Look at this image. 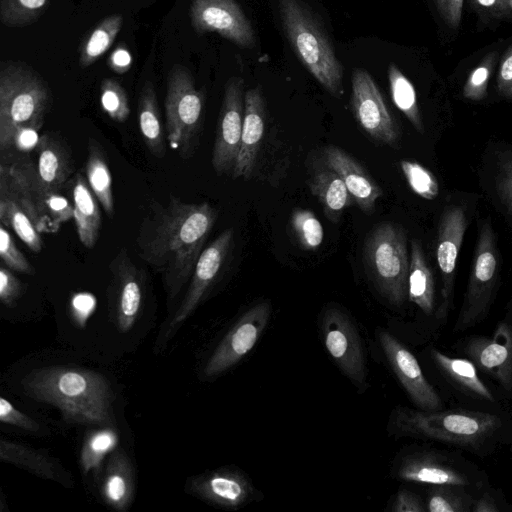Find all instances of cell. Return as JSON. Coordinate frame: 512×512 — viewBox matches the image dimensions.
Returning a JSON list of instances; mask_svg holds the SVG:
<instances>
[{
	"label": "cell",
	"mask_w": 512,
	"mask_h": 512,
	"mask_svg": "<svg viewBox=\"0 0 512 512\" xmlns=\"http://www.w3.org/2000/svg\"><path fill=\"white\" fill-rule=\"evenodd\" d=\"M218 216L208 202L185 203L170 197L154 203L136 237L138 256L161 274L171 303L190 280Z\"/></svg>",
	"instance_id": "6da1fadb"
},
{
	"label": "cell",
	"mask_w": 512,
	"mask_h": 512,
	"mask_svg": "<svg viewBox=\"0 0 512 512\" xmlns=\"http://www.w3.org/2000/svg\"><path fill=\"white\" fill-rule=\"evenodd\" d=\"M389 424L390 432L397 437L436 441L479 457L512 443L511 417L496 412L398 406L392 411Z\"/></svg>",
	"instance_id": "7a4b0ae2"
},
{
	"label": "cell",
	"mask_w": 512,
	"mask_h": 512,
	"mask_svg": "<svg viewBox=\"0 0 512 512\" xmlns=\"http://www.w3.org/2000/svg\"><path fill=\"white\" fill-rule=\"evenodd\" d=\"M25 393L56 407L68 424L112 427L114 392L105 376L75 366L30 371L22 380Z\"/></svg>",
	"instance_id": "3957f363"
},
{
	"label": "cell",
	"mask_w": 512,
	"mask_h": 512,
	"mask_svg": "<svg viewBox=\"0 0 512 512\" xmlns=\"http://www.w3.org/2000/svg\"><path fill=\"white\" fill-rule=\"evenodd\" d=\"M286 38L308 72L334 97H341L343 67L324 27L302 0H278Z\"/></svg>",
	"instance_id": "277c9868"
},
{
	"label": "cell",
	"mask_w": 512,
	"mask_h": 512,
	"mask_svg": "<svg viewBox=\"0 0 512 512\" xmlns=\"http://www.w3.org/2000/svg\"><path fill=\"white\" fill-rule=\"evenodd\" d=\"M46 82L31 68L9 61L0 71V151H11L17 133L40 130L51 106Z\"/></svg>",
	"instance_id": "5b68a950"
},
{
	"label": "cell",
	"mask_w": 512,
	"mask_h": 512,
	"mask_svg": "<svg viewBox=\"0 0 512 512\" xmlns=\"http://www.w3.org/2000/svg\"><path fill=\"white\" fill-rule=\"evenodd\" d=\"M363 263L378 293L401 307L408 299L410 265L404 229L392 222L377 224L366 237Z\"/></svg>",
	"instance_id": "8992f818"
},
{
	"label": "cell",
	"mask_w": 512,
	"mask_h": 512,
	"mask_svg": "<svg viewBox=\"0 0 512 512\" xmlns=\"http://www.w3.org/2000/svg\"><path fill=\"white\" fill-rule=\"evenodd\" d=\"M500 282L498 237L490 217L482 219L473 252L463 301L453 330L462 332L481 323L489 314Z\"/></svg>",
	"instance_id": "52a82bcc"
},
{
	"label": "cell",
	"mask_w": 512,
	"mask_h": 512,
	"mask_svg": "<svg viewBox=\"0 0 512 512\" xmlns=\"http://www.w3.org/2000/svg\"><path fill=\"white\" fill-rule=\"evenodd\" d=\"M164 105L169 143L182 158L188 159L199 144L204 96L196 89L187 68L178 65L171 69Z\"/></svg>",
	"instance_id": "ba28073f"
},
{
	"label": "cell",
	"mask_w": 512,
	"mask_h": 512,
	"mask_svg": "<svg viewBox=\"0 0 512 512\" xmlns=\"http://www.w3.org/2000/svg\"><path fill=\"white\" fill-rule=\"evenodd\" d=\"M393 472L401 481L427 485H459L479 492L487 477L477 466L452 452L417 449L397 460Z\"/></svg>",
	"instance_id": "9c48e42d"
},
{
	"label": "cell",
	"mask_w": 512,
	"mask_h": 512,
	"mask_svg": "<svg viewBox=\"0 0 512 512\" xmlns=\"http://www.w3.org/2000/svg\"><path fill=\"white\" fill-rule=\"evenodd\" d=\"M234 230L225 229L201 252L186 294L170 321L165 326L156 346L161 349L192 315L222 272L231 253Z\"/></svg>",
	"instance_id": "30bf717a"
},
{
	"label": "cell",
	"mask_w": 512,
	"mask_h": 512,
	"mask_svg": "<svg viewBox=\"0 0 512 512\" xmlns=\"http://www.w3.org/2000/svg\"><path fill=\"white\" fill-rule=\"evenodd\" d=\"M1 154L0 196L17 203L28 214L40 233L54 232L36 165L28 156H18L13 151Z\"/></svg>",
	"instance_id": "8fae6325"
},
{
	"label": "cell",
	"mask_w": 512,
	"mask_h": 512,
	"mask_svg": "<svg viewBox=\"0 0 512 512\" xmlns=\"http://www.w3.org/2000/svg\"><path fill=\"white\" fill-rule=\"evenodd\" d=\"M320 327L324 345L339 369L354 385L365 388V351L352 319L342 309L331 306L323 312Z\"/></svg>",
	"instance_id": "7c38bea8"
},
{
	"label": "cell",
	"mask_w": 512,
	"mask_h": 512,
	"mask_svg": "<svg viewBox=\"0 0 512 512\" xmlns=\"http://www.w3.org/2000/svg\"><path fill=\"white\" fill-rule=\"evenodd\" d=\"M351 80V110L358 126L373 141L397 147L399 130L372 76L355 69Z\"/></svg>",
	"instance_id": "4fadbf2b"
},
{
	"label": "cell",
	"mask_w": 512,
	"mask_h": 512,
	"mask_svg": "<svg viewBox=\"0 0 512 512\" xmlns=\"http://www.w3.org/2000/svg\"><path fill=\"white\" fill-rule=\"evenodd\" d=\"M108 287L109 309L118 330H131L142 309L145 296V273L135 265L127 249H119L110 261Z\"/></svg>",
	"instance_id": "5bb4252c"
},
{
	"label": "cell",
	"mask_w": 512,
	"mask_h": 512,
	"mask_svg": "<svg viewBox=\"0 0 512 512\" xmlns=\"http://www.w3.org/2000/svg\"><path fill=\"white\" fill-rule=\"evenodd\" d=\"M460 346L478 370L492 377L512 396V306L497 323L491 337L470 336Z\"/></svg>",
	"instance_id": "9a60e30c"
},
{
	"label": "cell",
	"mask_w": 512,
	"mask_h": 512,
	"mask_svg": "<svg viewBox=\"0 0 512 512\" xmlns=\"http://www.w3.org/2000/svg\"><path fill=\"white\" fill-rule=\"evenodd\" d=\"M271 315V304L262 301L249 308L221 340L205 367L204 376L214 378L243 359L256 345Z\"/></svg>",
	"instance_id": "2e32d148"
},
{
	"label": "cell",
	"mask_w": 512,
	"mask_h": 512,
	"mask_svg": "<svg viewBox=\"0 0 512 512\" xmlns=\"http://www.w3.org/2000/svg\"><path fill=\"white\" fill-rule=\"evenodd\" d=\"M244 96V80L241 77L228 79L211 159L212 167L218 175H232L236 164L243 129Z\"/></svg>",
	"instance_id": "e0dca14e"
},
{
	"label": "cell",
	"mask_w": 512,
	"mask_h": 512,
	"mask_svg": "<svg viewBox=\"0 0 512 512\" xmlns=\"http://www.w3.org/2000/svg\"><path fill=\"white\" fill-rule=\"evenodd\" d=\"M467 224L463 207L449 205L444 208L436 241V261L442 281L441 301L436 310L439 320L446 319L453 308L455 271Z\"/></svg>",
	"instance_id": "ac0fdd59"
},
{
	"label": "cell",
	"mask_w": 512,
	"mask_h": 512,
	"mask_svg": "<svg viewBox=\"0 0 512 512\" xmlns=\"http://www.w3.org/2000/svg\"><path fill=\"white\" fill-rule=\"evenodd\" d=\"M190 18L199 34L215 32L241 48L256 43L254 29L235 0H193Z\"/></svg>",
	"instance_id": "d6986e66"
},
{
	"label": "cell",
	"mask_w": 512,
	"mask_h": 512,
	"mask_svg": "<svg viewBox=\"0 0 512 512\" xmlns=\"http://www.w3.org/2000/svg\"><path fill=\"white\" fill-rule=\"evenodd\" d=\"M378 339L388 364L416 408L442 409L440 395L426 379L413 353L387 331H380Z\"/></svg>",
	"instance_id": "ffe728a7"
},
{
	"label": "cell",
	"mask_w": 512,
	"mask_h": 512,
	"mask_svg": "<svg viewBox=\"0 0 512 512\" xmlns=\"http://www.w3.org/2000/svg\"><path fill=\"white\" fill-rule=\"evenodd\" d=\"M188 491L214 506L237 510L259 498L249 477L237 468H220L191 478Z\"/></svg>",
	"instance_id": "44dd1931"
},
{
	"label": "cell",
	"mask_w": 512,
	"mask_h": 512,
	"mask_svg": "<svg viewBox=\"0 0 512 512\" xmlns=\"http://www.w3.org/2000/svg\"><path fill=\"white\" fill-rule=\"evenodd\" d=\"M266 121L265 99L262 88L258 85L245 92L241 144L232 173L233 179H248L251 176L262 145Z\"/></svg>",
	"instance_id": "7402d4cb"
},
{
	"label": "cell",
	"mask_w": 512,
	"mask_h": 512,
	"mask_svg": "<svg viewBox=\"0 0 512 512\" xmlns=\"http://www.w3.org/2000/svg\"><path fill=\"white\" fill-rule=\"evenodd\" d=\"M321 155L342 178L358 208L364 214H373L377 200L383 196V190L361 163L335 145L325 146Z\"/></svg>",
	"instance_id": "603a6c76"
},
{
	"label": "cell",
	"mask_w": 512,
	"mask_h": 512,
	"mask_svg": "<svg viewBox=\"0 0 512 512\" xmlns=\"http://www.w3.org/2000/svg\"><path fill=\"white\" fill-rule=\"evenodd\" d=\"M308 185L320 202L329 221L337 223L344 211L355 204L344 181L322 155L314 157L308 168Z\"/></svg>",
	"instance_id": "cb8c5ba5"
},
{
	"label": "cell",
	"mask_w": 512,
	"mask_h": 512,
	"mask_svg": "<svg viewBox=\"0 0 512 512\" xmlns=\"http://www.w3.org/2000/svg\"><path fill=\"white\" fill-rule=\"evenodd\" d=\"M37 175L45 199L58 194L73 172L70 150L54 133H44L36 146Z\"/></svg>",
	"instance_id": "d4e9b609"
},
{
	"label": "cell",
	"mask_w": 512,
	"mask_h": 512,
	"mask_svg": "<svg viewBox=\"0 0 512 512\" xmlns=\"http://www.w3.org/2000/svg\"><path fill=\"white\" fill-rule=\"evenodd\" d=\"M430 357L442 377L457 391L487 403H495L496 398L481 380L475 364L465 358L451 357L432 348Z\"/></svg>",
	"instance_id": "484cf974"
},
{
	"label": "cell",
	"mask_w": 512,
	"mask_h": 512,
	"mask_svg": "<svg viewBox=\"0 0 512 512\" xmlns=\"http://www.w3.org/2000/svg\"><path fill=\"white\" fill-rule=\"evenodd\" d=\"M100 493L106 505L117 511H126L135 494V474L132 463L122 450L109 457L101 480Z\"/></svg>",
	"instance_id": "4316f807"
},
{
	"label": "cell",
	"mask_w": 512,
	"mask_h": 512,
	"mask_svg": "<svg viewBox=\"0 0 512 512\" xmlns=\"http://www.w3.org/2000/svg\"><path fill=\"white\" fill-rule=\"evenodd\" d=\"M73 218L80 242L86 248H93L98 240L101 214L98 199L82 174H75L71 188Z\"/></svg>",
	"instance_id": "83f0119b"
},
{
	"label": "cell",
	"mask_w": 512,
	"mask_h": 512,
	"mask_svg": "<svg viewBox=\"0 0 512 512\" xmlns=\"http://www.w3.org/2000/svg\"><path fill=\"white\" fill-rule=\"evenodd\" d=\"M0 459L38 477L65 484L63 469L56 459L25 444L0 440Z\"/></svg>",
	"instance_id": "f1b7e54d"
},
{
	"label": "cell",
	"mask_w": 512,
	"mask_h": 512,
	"mask_svg": "<svg viewBox=\"0 0 512 512\" xmlns=\"http://www.w3.org/2000/svg\"><path fill=\"white\" fill-rule=\"evenodd\" d=\"M408 300L426 315H432L435 312L434 276L427 263L422 245L416 239L411 242Z\"/></svg>",
	"instance_id": "f546056e"
},
{
	"label": "cell",
	"mask_w": 512,
	"mask_h": 512,
	"mask_svg": "<svg viewBox=\"0 0 512 512\" xmlns=\"http://www.w3.org/2000/svg\"><path fill=\"white\" fill-rule=\"evenodd\" d=\"M139 128L144 143L150 153L163 158L166 153L164 133L154 86L146 82L138 101Z\"/></svg>",
	"instance_id": "4dcf8cb0"
},
{
	"label": "cell",
	"mask_w": 512,
	"mask_h": 512,
	"mask_svg": "<svg viewBox=\"0 0 512 512\" xmlns=\"http://www.w3.org/2000/svg\"><path fill=\"white\" fill-rule=\"evenodd\" d=\"M87 182L109 217L114 215L112 176L101 145L93 138L88 142Z\"/></svg>",
	"instance_id": "1f68e13d"
},
{
	"label": "cell",
	"mask_w": 512,
	"mask_h": 512,
	"mask_svg": "<svg viewBox=\"0 0 512 512\" xmlns=\"http://www.w3.org/2000/svg\"><path fill=\"white\" fill-rule=\"evenodd\" d=\"M122 25L121 14H112L101 20L80 47V67L86 68L98 60L111 47Z\"/></svg>",
	"instance_id": "d6a6232c"
},
{
	"label": "cell",
	"mask_w": 512,
	"mask_h": 512,
	"mask_svg": "<svg viewBox=\"0 0 512 512\" xmlns=\"http://www.w3.org/2000/svg\"><path fill=\"white\" fill-rule=\"evenodd\" d=\"M388 81L391 98L395 106L405 115L418 132L423 133L424 125L417 102L416 91L411 81L394 63H391L388 67Z\"/></svg>",
	"instance_id": "836d02e7"
},
{
	"label": "cell",
	"mask_w": 512,
	"mask_h": 512,
	"mask_svg": "<svg viewBox=\"0 0 512 512\" xmlns=\"http://www.w3.org/2000/svg\"><path fill=\"white\" fill-rule=\"evenodd\" d=\"M1 225L12 229L22 242L34 253L43 248L40 232L28 214L13 200L0 196Z\"/></svg>",
	"instance_id": "e575fe53"
},
{
	"label": "cell",
	"mask_w": 512,
	"mask_h": 512,
	"mask_svg": "<svg viewBox=\"0 0 512 512\" xmlns=\"http://www.w3.org/2000/svg\"><path fill=\"white\" fill-rule=\"evenodd\" d=\"M475 495L459 485H431L427 493L429 512H471Z\"/></svg>",
	"instance_id": "d590c367"
},
{
	"label": "cell",
	"mask_w": 512,
	"mask_h": 512,
	"mask_svg": "<svg viewBox=\"0 0 512 512\" xmlns=\"http://www.w3.org/2000/svg\"><path fill=\"white\" fill-rule=\"evenodd\" d=\"M292 235L306 251L317 250L324 239V230L316 215L309 209L295 208L289 219Z\"/></svg>",
	"instance_id": "8d00e7d4"
},
{
	"label": "cell",
	"mask_w": 512,
	"mask_h": 512,
	"mask_svg": "<svg viewBox=\"0 0 512 512\" xmlns=\"http://www.w3.org/2000/svg\"><path fill=\"white\" fill-rule=\"evenodd\" d=\"M117 441V434L112 427H103L90 432L80 452V465L83 472L87 473L98 468L104 457L115 448Z\"/></svg>",
	"instance_id": "74e56055"
},
{
	"label": "cell",
	"mask_w": 512,
	"mask_h": 512,
	"mask_svg": "<svg viewBox=\"0 0 512 512\" xmlns=\"http://www.w3.org/2000/svg\"><path fill=\"white\" fill-rule=\"evenodd\" d=\"M50 0H0V19L8 27H24L36 22Z\"/></svg>",
	"instance_id": "f35d334b"
},
{
	"label": "cell",
	"mask_w": 512,
	"mask_h": 512,
	"mask_svg": "<svg viewBox=\"0 0 512 512\" xmlns=\"http://www.w3.org/2000/svg\"><path fill=\"white\" fill-rule=\"evenodd\" d=\"M400 168L411 190L426 200L439 194V184L434 174L416 161L401 160Z\"/></svg>",
	"instance_id": "ab89813d"
},
{
	"label": "cell",
	"mask_w": 512,
	"mask_h": 512,
	"mask_svg": "<svg viewBox=\"0 0 512 512\" xmlns=\"http://www.w3.org/2000/svg\"><path fill=\"white\" fill-rule=\"evenodd\" d=\"M100 102L107 115L118 123H123L130 115L127 94L115 79L107 78L100 85Z\"/></svg>",
	"instance_id": "60d3db41"
},
{
	"label": "cell",
	"mask_w": 512,
	"mask_h": 512,
	"mask_svg": "<svg viewBox=\"0 0 512 512\" xmlns=\"http://www.w3.org/2000/svg\"><path fill=\"white\" fill-rule=\"evenodd\" d=\"M495 53L487 55L469 74L463 89V97L471 101H480L487 95L490 76L495 64Z\"/></svg>",
	"instance_id": "b9f144b4"
},
{
	"label": "cell",
	"mask_w": 512,
	"mask_h": 512,
	"mask_svg": "<svg viewBox=\"0 0 512 512\" xmlns=\"http://www.w3.org/2000/svg\"><path fill=\"white\" fill-rule=\"evenodd\" d=\"M0 256L9 269L28 275L34 274L33 266L17 248L11 234L3 225L0 227Z\"/></svg>",
	"instance_id": "7bdbcfd3"
},
{
	"label": "cell",
	"mask_w": 512,
	"mask_h": 512,
	"mask_svg": "<svg viewBox=\"0 0 512 512\" xmlns=\"http://www.w3.org/2000/svg\"><path fill=\"white\" fill-rule=\"evenodd\" d=\"M496 190L502 205L512 216V152L503 155L499 161Z\"/></svg>",
	"instance_id": "ee69618b"
},
{
	"label": "cell",
	"mask_w": 512,
	"mask_h": 512,
	"mask_svg": "<svg viewBox=\"0 0 512 512\" xmlns=\"http://www.w3.org/2000/svg\"><path fill=\"white\" fill-rule=\"evenodd\" d=\"M0 420L29 432H38L40 425L33 418L15 408L7 399L0 398Z\"/></svg>",
	"instance_id": "f6af8a7d"
},
{
	"label": "cell",
	"mask_w": 512,
	"mask_h": 512,
	"mask_svg": "<svg viewBox=\"0 0 512 512\" xmlns=\"http://www.w3.org/2000/svg\"><path fill=\"white\" fill-rule=\"evenodd\" d=\"M46 208L54 232L58 230L61 223L73 217V206L59 193L46 198Z\"/></svg>",
	"instance_id": "bcb514c9"
},
{
	"label": "cell",
	"mask_w": 512,
	"mask_h": 512,
	"mask_svg": "<svg viewBox=\"0 0 512 512\" xmlns=\"http://www.w3.org/2000/svg\"><path fill=\"white\" fill-rule=\"evenodd\" d=\"M22 292V284L10 270L5 267L0 268V300L10 307L18 299Z\"/></svg>",
	"instance_id": "7dc6e473"
},
{
	"label": "cell",
	"mask_w": 512,
	"mask_h": 512,
	"mask_svg": "<svg viewBox=\"0 0 512 512\" xmlns=\"http://www.w3.org/2000/svg\"><path fill=\"white\" fill-rule=\"evenodd\" d=\"M469 2L481 16L501 19L512 15V9L507 0H469Z\"/></svg>",
	"instance_id": "c3c4849f"
},
{
	"label": "cell",
	"mask_w": 512,
	"mask_h": 512,
	"mask_svg": "<svg viewBox=\"0 0 512 512\" xmlns=\"http://www.w3.org/2000/svg\"><path fill=\"white\" fill-rule=\"evenodd\" d=\"M393 512H424L426 510V502L416 493L401 489L397 492L391 506Z\"/></svg>",
	"instance_id": "681fc988"
},
{
	"label": "cell",
	"mask_w": 512,
	"mask_h": 512,
	"mask_svg": "<svg viewBox=\"0 0 512 512\" xmlns=\"http://www.w3.org/2000/svg\"><path fill=\"white\" fill-rule=\"evenodd\" d=\"M497 89L501 96L512 100V46L501 58L497 75Z\"/></svg>",
	"instance_id": "f907efd6"
},
{
	"label": "cell",
	"mask_w": 512,
	"mask_h": 512,
	"mask_svg": "<svg viewBox=\"0 0 512 512\" xmlns=\"http://www.w3.org/2000/svg\"><path fill=\"white\" fill-rule=\"evenodd\" d=\"M503 501L496 494V491L488 488V484L483 487L478 495H475L471 512H501L503 511Z\"/></svg>",
	"instance_id": "816d5d0a"
},
{
	"label": "cell",
	"mask_w": 512,
	"mask_h": 512,
	"mask_svg": "<svg viewBox=\"0 0 512 512\" xmlns=\"http://www.w3.org/2000/svg\"><path fill=\"white\" fill-rule=\"evenodd\" d=\"M464 0H434L444 22L452 29H457L462 18Z\"/></svg>",
	"instance_id": "f5cc1de1"
},
{
	"label": "cell",
	"mask_w": 512,
	"mask_h": 512,
	"mask_svg": "<svg viewBox=\"0 0 512 512\" xmlns=\"http://www.w3.org/2000/svg\"><path fill=\"white\" fill-rule=\"evenodd\" d=\"M108 65L118 74L126 73L132 65V56L126 47L119 45L109 56Z\"/></svg>",
	"instance_id": "db71d44e"
},
{
	"label": "cell",
	"mask_w": 512,
	"mask_h": 512,
	"mask_svg": "<svg viewBox=\"0 0 512 512\" xmlns=\"http://www.w3.org/2000/svg\"><path fill=\"white\" fill-rule=\"evenodd\" d=\"M94 299L91 295L79 294L73 299V308L77 319L83 320L93 310Z\"/></svg>",
	"instance_id": "11a10c76"
},
{
	"label": "cell",
	"mask_w": 512,
	"mask_h": 512,
	"mask_svg": "<svg viewBox=\"0 0 512 512\" xmlns=\"http://www.w3.org/2000/svg\"><path fill=\"white\" fill-rule=\"evenodd\" d=\"M507 1H508V3H509V6H510V7H511V9H512V0H507Z\"/></svg>",
	"instance_id": "9f6ffc18"
}]
</instances>
